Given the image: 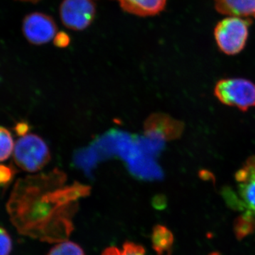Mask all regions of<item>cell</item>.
I'll use <instances>...</instances> for the list:
<instances>
[{"label": "cell", "instance_id": "cell-14", "mask_svg": "<svg viewBox=\"0 0 255 255\" xmlns=\"http://www.w3.org/2000/svg\"><path fill=\"white\" fill-rule=\"evenodd\" d=\"M102 255H145V250L135 243H127L122 249L112 247L106 250Z\"/></svg>", "mask_w": 255, "mask_h": 255}, {"label": "cell", "instance_id": "cell-12", "mask_svg": "<svg viewBox=\"0 0 255 255\" xmlns=\"http://www.w3.org/2000/svg\"><path fill=\"white\" fill-rule=\"evenodd\" d=\"M14 139L7 128L0 127V162L6 160L13 154Z\"/></svg>", "mask_w": 255, "mask_h": 255}, {"label": "cell", "instance_id": "cell-21", "mask_svg": "<svg viewBox=\"0 0 255 255\" xmlns=\"http://www.w3.org/2000/svg\"><path fill=\"white\" fill-rule=\"evenodd\" d=\"M209 255H220L218 253H211V254H210Z\"/></svg>", "mask_w": 255, "mask_h": 255}, {"label": "cell", "instance_id": "cell-18", "mask_svg": "<svg viewBox=\"0 0 255 255\" xmlns=\"http://www.w3.org/2000/svg\"><path fill=\"white\" fill-rule=\"evenodd\" d=\"M14 130L18 136L22 137L27 135L30 130V127L27 122H20L15 125Z\"/></svg>", "mask_w": 255, "mask_h": 255}, {"label": "cell", "instance_id": "cell-11", "mask_svg": "<svg viewBox=\"0 0 255 255\" xmlns=\"http://www.w3.org/2000/svg\"><path fill=\"white\" fill-rule=\"evenodd\" d=\"M152 246L159 255H169L173 245V235L168 228L162 226L154 228L152 236Z\"/></svg>", "mask_w": 255, "mask_h": 255}, {"label": "cell", "instance_id": "cell-15", "mask_svg": "<svg viewBox=\"0 0 255 255\" xmlns=\"http://www.w3.org/2000/svg\"><path fill=\"white\" fill-rule=\"evenodd\" d=\"M255 228V220L245 215H241L235 223V230L239 238L245 237L253 232Z\"/></svg>", "mask_w": 255, "mask_h": 255}, {"label": "cell", "instance_id": "cell-7", "mask_svg": "<svg viewBox=\"0 0 255 255\" xmlns=\"http://www.w3.org/2000/svg\"><path fill=\"white\" fill-rule=\"evenodd\" d=\"M57 29L53 18L43 13H31L23 20V36L30 43L36 46L46 44L55 38Z\"/></svg>", "mask_w": 255, "mask_h": 255}, {"label": "cell", "instance_id": "cell-2", "mask_svg": "<svg viewBox=\"0 0 255 255\" xmlns=\"http://www.w3.org/2000/svg\"><path fill=\"white\" fill-rule=\"evenodd\" d=\"M235 178L237 189L227 188L223 192L225 199L233 209L255 221V156L245 162Z\"/></svg>", "mask_w": 255, "mask_h": 255}, {"label": "cell", "instance_id": "cell-10", "mask_svg": "<svg viewBox=\"0 0 255 255\" xmlns=\"http://www.w3.org/2000/svg\"><path fill=\"white\" fill-rule=\"evenodd\" d=\"M214 3L220 14L255 18V0H214Z\"/></svg>", "mask_w": 255, "mask_h": 255}, {"label": "cell", "instance_id": "cell-6", "mask_svg": "<svg viewBox=\"0 0 255 255\" xmlns=\"http://www.w3.org/2000/svg\"><path fill=\"white\" fill-rule=\"evenodd\" d=\"M95 5L90 0H63L60 6V19L67 28L82 31L95 19Z\"/></svg>", "mask_w": 255, "mask_h": 255}, {"label": "cell", "instance_id": "cell-17", "mask_svg": "<svg viewBox=\"0 0 255 255\" xmlns=\"http://www.w3.org/2000/svg\"><path fill=\"white\" fill-rule=\"evenodd\" d=\"M16 169L12 165L0 164V186H6L14 179Z\"/></svg>", "mask_w": 255, "mask_h": 255}, {"label": "cell", "instance_id": "cell-4", "mask_svg": "<svg viewBox=\"0 0 255 255\" xmlns=\"http://www.w3.org/2000/svg\"><path fill=\"white\" fill-rule=\"evenodd\" d=\"M252 23L250 18L238 16H231L219 21L215 27L214 37L220 50L228 55L241 53L246 47Z\"/></svg>", "mask_w": 255, "mask_h": 255}, {"label": "cell", "instance_id": "cell-5", "mask_svg": "<svg viewBox=\"0 0 255 255\" xmlns=\"http://www.w3.org/2000/svg\"><path fill=\"white\" fill-rule=\"evenodd\" d=\"M214 95L223 105L242 112L255 107V85L246 79H223L216 83Z\"/></svg>", "mask_w": 255, "mask_h": 255}, {"label": "cell", "instance_id": "cell-1", "mask_svg": "<svg viewBox=\"0 0 255 255\" xmlns=\"http://www.w3.org/2000/svg\"><path fill=\"white\" fill-rule=\"evenodd\" d=\"M66 180V174L57 168L18 180L6 209L18 232L38 236L46 220L55 210L90 194V187L80 183L64 187Z\"/></svg>", "mask_w": 255, "mask_h": 255}, {"label": "cell", "instance_id": "cell-3", "mask_svg": "<svg viewBox=\"0 0 255 255\" xmlns=\"http://www.w3.org/2000/svg\"><path fill=\"white\" fill-rule=\"evenodd\" d=\"M12 155L16 165L28 172L41 170L50 159L46 142L33 133H28L16 140Z\"/></svg>", "mask_w": 255, "mask_h": 255}, {"label": "cell", "instance_id": "cell-20", "mask_svg": "<svg viewBox=\"0 0 255 255\" xmlns=\"http://www.w3.org/2000/svg\"><path fill=\"white\" fill-rule=\"evenodd\" d=\"M18 1H26V2L37 3L41 0H18Z\"/></svg>", "mask_w": 255, "mask_h": 255}, {"label": "cell", "instance_id": "cell-9", "mask_svg": "<svg viewBox=\"0 0 255 255\" xmlns=\"http://www.w3.org/2000/svg\"><path fill=\"white\" fill-rule=\"evenodd\" d=\"M124 11L135 16H155L164 9L167 0H118Z\"/></svg>", "mask_w": 255, "mask_h": 255}, {"label": "cell", "instance_id": "cell-8", "mask_svg": "<svg viewBox=\"0 0 255 255\" xmlns=\"http://www.w3.org/2000/svg\"><path fill=\"white\" fill-rule=\"evenodd\" d=\"M145 134L155 133L163 137L166 141L176 140L182 135L184 125L165 114H153L144 124Z\"/></svg>", "mask_w": 255, "mask_h": 255}, {"label": "cell", "instance_id": "cell-16", "mask_svg": "<svg viewBox=\"0 0 255 255\" xmlns=\"http://www.w3.org/2000/svg\"><path fill=\"white\" fill-rule=\"evenodd\" d=\"M12 249L11 237L4 228L0 227V255H9Z\"/></svg>", "mask_w": 255, "mask_h": 255}, {"label": "cell", "instance_id": "cell-19", "mask_svg": "<svg viewBox=\"0 0 255 255\" xmlns=\"http://www.w3.org/2000/svg\"><path fill=\"white\" fill-rule=\"evenodd\" d=\"M65 35V33H58V34H56V36L55 37V44L57 46L65 47L69 44V41H70L69 37L66 35L65 38H63Z\"/></svg>", "mask_w": 255, "mask_h": 255}, {"label": "cell", "instance_id": "cell-13", "mask_svg": "<svg viewBox=\"0 0 255 255\" xmlns=\"http://www.w3.org/2000/svg\"><path fill=\"white\" fill-rule=\"evenodd\" d=\"M48 255H85L83 250L76 243L67 241L56 245Z\"/></svg>", "mask_w": 255, "mask_h": 255}]
</instances>
